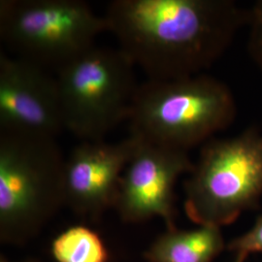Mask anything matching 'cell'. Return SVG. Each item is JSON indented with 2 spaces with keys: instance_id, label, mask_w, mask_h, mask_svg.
Wrapping results in <instances>:
<instances>
[{
  "instance_id": "cell-4",
  "label": "cell",
  "mask_w": 262,
  "mask_h": 262,
  "mask_svg": "<svg viewBox=\"0 0 262 262\" xmlns=\"http://www.w3.org/2000/svg\"><path fill=\"white\" fill-rule=\"evenodd\" d=\"M185 183V211L197 225L223 228L262 196V133L249 128L208 141Z\"/></svg>"
},
{
  "instance_id": "cell-8",
  "label": "cell",
  "mask_w": 262,
  "mask_h": 262,
  "mask_svg": "<svg viewBox=\"0 0 262 262\" xmlns=\"http://www.w3.org/2000/svg\"><path fill=\"white\" fill-rule=\"evenodd\" d=\"M64 129L56 77L0 52V132L55 138Z\"/></svg>"
},
{
  "instance_id": "cell-2",
  "label": "cell",
  "mask_w": 262,
  "mask_h": 262,
  "mask_svg": "<svg viewBox=\"0 0 262 262\" xmlns=\"http://www.w3.org/2000/svg\"><path fill=\"white\" fill-rule=\"evenodd\" d=\"M236 114L227 84L203 73L139 84L127 121L130 135L187 151L231 125Z\"/></svg>"
},
{
  "instance_id": "cell-6",
  "label": "cell",
  "mask_w": 262,
  "mask_h": 262,
  "mask_svg": "<svg viewBox=\"0 0 262 262\" xmlns=\"http://www.w3.org/2000/svg\"><path fill=\"white\" fill-rule=\"evenodd\" d=\"M104 17L82 0H1L0 39L12 56L56 72L95 46Z\"/></svg>"
},
{
  "instance_id": "cell-15",
  "label": "cell",
  "mask_w": 262,
  "mask_h": 262,
  "mask_svg": "<svg viewBox=\"0 0 262 262\" xmlns=\"http://www.w3.org/2000/svg\"><path fill=\"white\" fill-rule=\"evenodd\" d=\"M1 262H9V261H8V260H6V259H5V258H4V259H3V257H2V258H1Z\"/></svg>"
},
{
  "instance_id": "cell-13",
  "label": "cell",
  "mask_w": 262,
  "mask_h": 262,
  "mask_svg": "<svg viewBox=\"0 0 262 262\" xmlns=\"http://www.w3.org/2000/svg\"><path fill=\"white\" fill-rule=\"evenodd\" d=\"M248 53L254 64L262 71V0L249 9Z\"/></svg>"
},
{
  "instance_id": "cell-11",
  "label": "cell",
  "mask_w": 262,
  "mask_h": 262,
  "mask_svg": "<svg viewBox=\"0 0 262 262\" xmlns=\"http://www.w3.org/2000/svg\"><path fill=\"white\" fill-rule=\"evenodd\" d=\"M57 262H109V253L100 236L84 225L66 229L52 243Z\"/></svg>"
},
{
  "instance_id": "cell-10",
  "label": "cell",
  "mask_w": 262,
  "mask_h": 262,
  "mask_svg": "<svg viewBox=\"0 0 262 262\" xmlns=\"http://www.w3.org/2000/svg\"><path fill=\"white\" fill-rule=\"evenodd\" d=\"M225 248L222 228L197 225L191 229H167L145 252L148 262H213Z\"/></svg>"
},
{
  "instance_id": "cell-1",
  "label": "cell",
  "mask_w": 262,
  "mask_h": 262,
  "mask_svg": "<svg viewBox=\"0 0 262 262\" xmlns=\"http://www.w3.org/2000/svg\"><path fill=\"white\" fill-rule=\"evenodd\" d=\"M248 18L232 0H114L104 16L119 49L156 81L203 74Z\"/></svg>"
},
{
  "instance_id": "cell-7",
  "label": "cell",
  "mask_w": 262,
  "mask_h": 262,
  "mask_svg": "<svg viewBox=\"0 0 262 262\" xmlns=\"http://www.w3.org/2000/svg\"><path fill=\"white\" fill-rule=\"evenodd\" d=\"M187 151L141 140L122 174L115 209L125 223L161 219L167 229L175 226V187L193 168Z\"/></svg>"
},
{
  "instance_id": "cell-14",
  "label": "cell",
  "mask_w": 262,
  "mask_h": 262,
  "mask_svg": "<svg viewBox=\"0 0 262 262\" xmlns=\"http://www.w3.org/2000/svg\"><path fill=\"white\" fill-rule=\"evenodd\" d=\"M247 258H244V257H240V256H234L233 260L231 262H246Z\"/></svg>"
},
{
  "instance_id": "cell-12",
  "label": "cell",
  "mask_w": 262,
  "mask_h": 262,
  "mask_svg": "<svg viewBox=\"0 0 262 262\" xmlns=\"http://www.w3.org/2000/svg\"><path fill=\"white\" fill-rule=\"evenodd\" d=\"M234 256L248 258L251 254L262 253V215L244 234L234 238L226 246Z\"/></svg>"
},
{
  "instance_id": "cell-5",
  "label": "cell",
  "mask_w": 262,
  "mask_h": 262,
  "mask_svg": "<svg viewBox=\"0 0 262 262\" xmlns=\"http://www.w3.org/2000/svg\"><path fill=\"white\" fill-rule=\"evenodd\" d=\"M122 51L96 45L56 73L64 129L82 141H103L128 120L139 84Z\"/></svg>"
},
{
  "instance_id": "cell-3",
  "label": "cell",
  "mask_w": 262,
  "mask_h": 262,
  "mask_svg": "<svg viewBox=\"0 0 262 262\" xmlns=\"http://www.w3.org/2000/svg\"><path fill=\"white\" fill-rule=\"evenodd\" d=\"M64 164L55 138L0 132L2 242H28L64 206Z\"/></svg>"
},
{
  "instance_id": "cell-9",
  "label": "cell",
  "mask_w": 262,
  "mask_h": 262,
  "mask_svg": "<svg viewBox=\"0 0 262 262\" xmlns=\"http://www.w3.org/2000/svg\"><path fill=\"white\" fill-rule=\"evenodd\" d=\"M140 143L129 134L117 143L82 141L74 147L64 164V205L94 220L115 208L122 174Z\"/></svg>"
}]
</instances>
